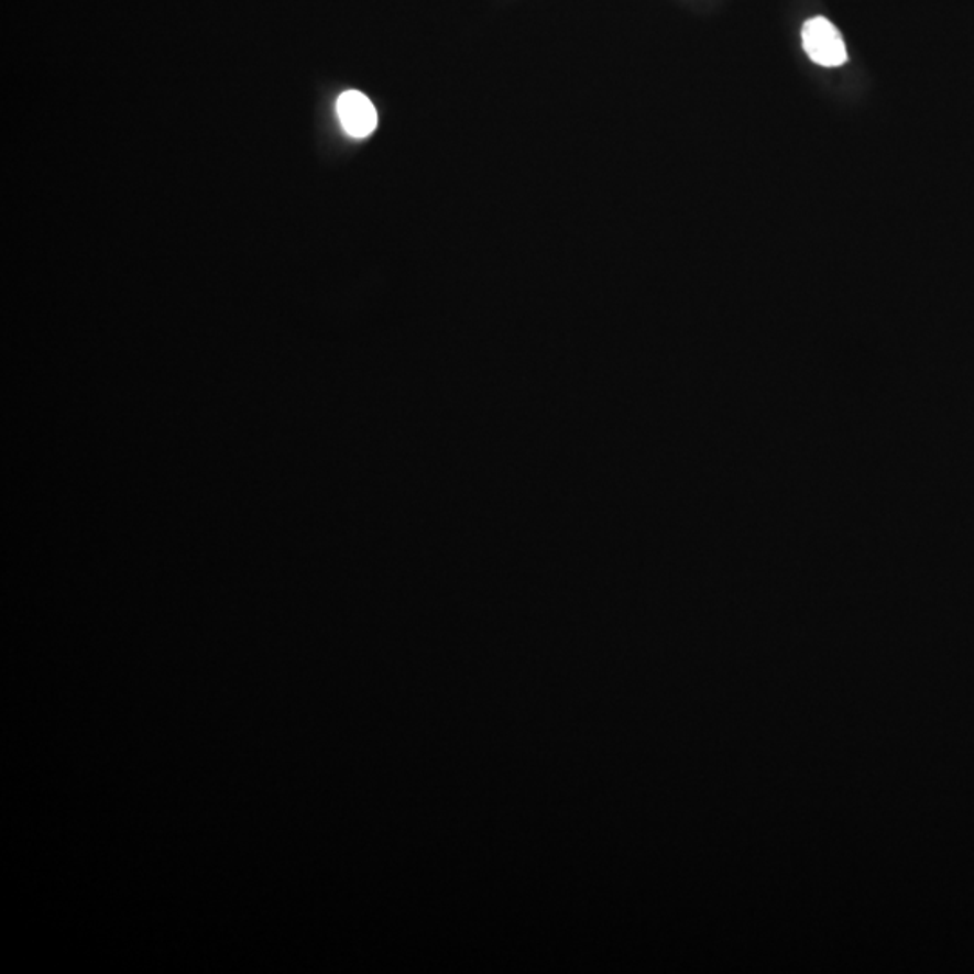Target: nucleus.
I'll return each mask as SVG.
<instances>
[{"instance_id":"nucleus-1","label":"nucleus","mask_w":974,"mask_h":974,"mask_svg":"<svg viewBox=\"0 0 974 974\" xmlns=\"http://www.w3.org/2000/svg\"><path fill=\"white\" fill-rule=\"evenodd\" d=\"M803 47L810 61L823 67H840L849 58L840 31L823 17L805 22Z\"/></svg>"},{"instance_id":"nucleus-2","label":"nucleus","mask_w":974,"mask_h":974,"mask_svg":"<svg viewBox=\"0 0 974 974\" xmlns=\"http://www.w3.org/2000/svg\"><path fill=\"white\" fill-rule=\"evenodd\" d=\"M338 116L347 134L352 138H366L377 125V112L372 101L358 90H347L340 96Z\"/></svg>"}]
</instances>
